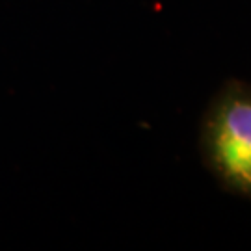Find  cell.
<instances>
[{
	"mask_svg": "<svg viewBox=\"0 0 251 251\" xmlns=\"http://www.w3.org/2000/svg\"><path fill=\"white\" fill-rule=\"evenodd\" d=\"M199 152L220 186L251 201V84L225 80L206 108Z\"/></svg>",
	"mask_w": 251,
	"mask_h": 251,
	"instance_id": "cell-1",
	"label": "cell"
}]
</instances>
